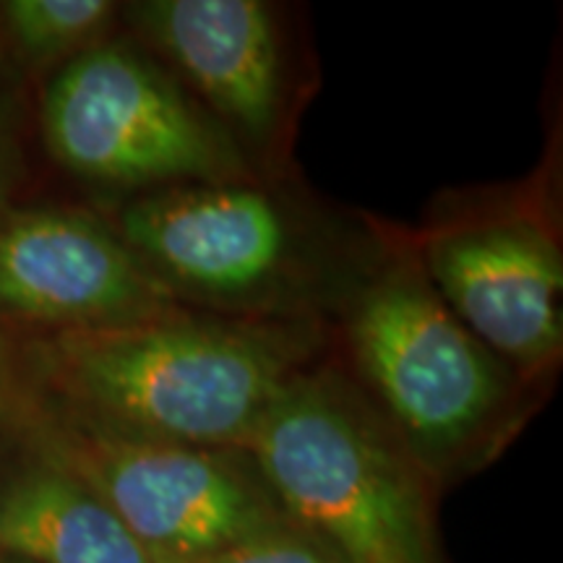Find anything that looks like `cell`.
Returning a JSON list of instances; mask_svg holds the SVG:
<instances>
[{
    "instance_id": "1",
    "label": "cell",
    "mask_w": 563,
    "mask_h": 563,
    "mask_svg": "<svg viewBox=\"0 0 563 563\" xmlns=\"http://www.w3.org/2000/svg\"><path fill=\"white\" fill-rule=\"evenodd\" d=\"M311 319L186 311L123 329L21 340L60 412L115 433L243 452L321 350Z\"/></svg>"
},
{
    "instance_id": "2",
    "label": "cell",
    "mask_w": 563,
    "mask_h": 563,
    "mask_svg": "<svg viewBox=\"0 0 563 563\" xmlns=\"http://www.w3.org/2000/svg\"><path fill=\"white\" fill-rule=\"evenodd\" d=\"M243 454L285 517L344 563H433L418 464L336 371L300 373Z\"/></svg>"
},
{
    "instance_id": "3",
    "label": "cell",
    "mask_w": 563,
    "mask_h": 563,
    "mask_svg": "<svg viewBox=\"0 0 563 563\" xmlns=\"http://www.w3.org/2000/svg\"><path fill=\"white\" fill-rule=\"evenodd\" d=\"M344 332L368 402L422 475L470 462L509 422L519 376L456 321L415 258L363 279Z\"/></svg>"
},
{
    "instance_id": "4",
    "label": "cell",
    "mask_w": 563,
    "mask_h": 563,
    "mask_svg": "<svg viewBox=\"0 0 563 563\" xmlns=\"http://www.w3.org/2000/svg\"><path fill=\"white\" fill-rule=\"evenodd\" d=\"M47 152L91 186L150 194L249 183L235 139L144 45L108 37L55 70L40 104Z\"/></svg>"
},
{
    "instance_id": "5",
    "label": "cell",
    "mask_w": 563,
    "mask_h": 563,
    "mask_svg": "<svg viewBox=\"0 0 563 563\" xmlns=\"http://www.w3.org/2000/svg\"><path fill=\"white\" fill-rule=\"evenodd\" d=\"M40 397L42 449L115 511L152 563H201L290 525L243 452L115 433Z\"/></svg>"
},
{
    "instance_id": "6",
    "label": "cell",
    "mask_w": 563,
    "mask_h": 563,
    "mask_svg": "<svg viewBox=\"0 0 563 563\" xmlns=\"http://www.w3.org/2000/svg\"><path fill=\"white\" fill-rule=\"evenodd\" d=\"M112 228L178 302L222 316L308 319L316 262L285 201L253 183L133 196Z\"/></svg>"
},
{
    "instance_id": "7",
    "label": "cell",
    "mask_w": 563,
    "mask_h": 563,
    "mask_svg": "<svg viewBox=\"0 0 563 563\" xmlns=\"http://www.w3.org/2000/svg\"><path fill=\"white\" fill-rule=\"evenodd\" d=\"M420 269L456 321L519 378L559 363L563 258L548 224L501 209L426 235Z\"/></svg>"
},
{
    "instance_id": "8",
    "label": "cell",
    "mask_w": 563,
    "mask_h": 563,
    "mask_svg": "<svg viewBox=\"0 0 563 563\" xmlns=\"http://www.w3.org/2000/svg\"><path fill=\"white\" fill-rule=\"evenodd\" d=\"M186 311L102 217L11 207L0 217V323L123 329Z\"/></svg>"
},
{
    "instance_id": "9",
    "label": "cell",
    "mask_w": 563,
    "mask_h": 563,
    "mask_svg": "<svg viewBox=\"0 0 563 563\" xmlns=\"http://www.w3.org/2000/svg\"><path fill=\"white\" fill-rule=\"evenodd\" d=\"M125 16L188 95L241 146L277 136L285 53L272 9L258 0H146Z\"/></svg>"
},
{
    "instance_id": "10",
    "label": "cell",
    "mask_w": 563,
    "mask_h": 563,
    "mask_svg": "<svg viewBox=\"0 0 563 563\" xmlns=\"http://www.w3.org/2000/svg\"><path fill=\"white\" fill-rule=\"evenodd\" d=\"M0 555L24 563H152L115 511L42 443L0 498Z\"/></svg>"
},
{
    "instance_id": "11",
    "label": "cell",
    "mask_w": 563,
    "mask_h": 563,
    "mask_svg": "<svg viewBox=\"0 0 563 563\" xmlns=\"http://www.w3.org/2000/svg\"><path fill=\"white\" fill-rule=\"evenodd\" d=\"M115 16L118 5L110 0H9L0 5L11 51L32 68L63 66L108 40Z\"/></svg>"
},
{
    "instance_id": "12",
    "label": "cell",
    "mask_w": 563,
    "mask_h": 563,
    "mask_svg": "<svg viewBox=\"0 0 563 563\" xmlns=\"http://www.w3.org/2000/svg\"><path fill=\"white\" fill-rule=\"evenodd\" d=\"M42 397L24 344L0 327V498L40 449Z\"/></svg>"
},
{
    "instance_id": "13",
    "label": "cell",
    "mask_w": 563,
    "mask_h": 563,
    "mask_svg": "<svg viewBox=\"0 0 563 563\" xmlns=\"http://www.w3.org/2000/svg\"><path fill=\"white\" fill-rule=\"evenodd\" d=\"M201 563H344L332 548H327L313 534L300 527L282 525L277 530L224 551Z\"/></svg>"
},
{
    "instance_id": "14",
    "label": "cell",
    "mask_w": 563,
    "mask_h": 563,
    "mask_svg": "<svg viewBox=\"0 0 563 563\" xmlns=\"http://www.w3.org/2000/svg\"><path fill=\"white\" fill-rule=\"evenodd\" d=\"M21 180V152L16 131V110L9 91L0 84V217L13 207Z\"/></svg>"
},
{
    "instance_id": "15",
    "label": "cell",
    "mask_w": 563,
    "mask_h": 563,
    "mask_svg": "<svg viewBox=\"0 0 563 563\" xmlns=\"http://www.w3.org/2000/svg\"><path fill=\"white\" fill-rule=\"evenodd\" d=\"M0 563H24V561H16V559H9V555H0Z\"/></svg>"
}]
</instances>
